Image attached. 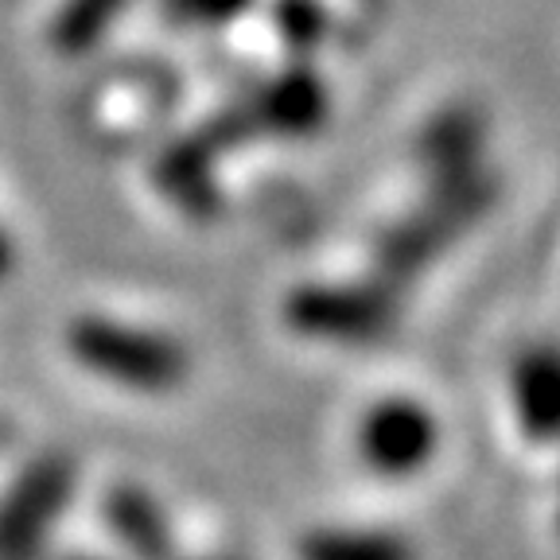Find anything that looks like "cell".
I'll return each mask as SVG.
<instances>
[{
	"label": "cell",
	"mask_w": 560,
	"mask_h": 560,
	"mask_svg": "<svg viewBox=\"0 0 560 560\" xmlns=\"http://www.w3.org/2000/svg\"><path fill=\"white\" fill-rule=\"evenodd\" d=\"M67 350L82 370L129 394H172L191 374V354L179 339L109 315L70 319Z\"/></svg>",
	"instance_id": "cell-1"
},
{
	"label": "cell",
	"mask_w": 560,
	"mask_h": 560,
	"mask_svg": "<svg viewBox=\"0 0 560 560\" xmlns=\"http://www.w3.org/2000/svg\"><path fill=\"white\" fill-rule=\"evenodd\" d=\"M79 490V467L47 452L24 467L0 494V560H44L59 517Z\"/></svg>",
	"instance_id": "cell-2"
},
{
	"label": "cell",
	"mask_w": 560,
	"mask_h": 560,
	"mask_svg": "<svg viewBox=\"0 0 560 560\" xmlns=\"http://www.w3.org/2000/svg\"><path fill=\"white\" fill-rule=\"evenodd\" d=\"M354 452L362 467L377 479H417L420 471H429L440 452V420L417 397H377L359 417Z\"/></svg>",
	"instance_id": "cell-3"
},
{
	"label": "cell",
	"mask_w": 560,
	"mask_h": 560,
	"mask_svg": "<svg viewBox=\"0 0 560 560\" xmlns=\"http://www.w3.org/2000/svg\"><path fill=\"white\" fill-rule=\"evenodd\" d=\"M327 86L319 74L307 67H292L265 82L249 102L242 105V117L254 132H269V137H307L324 125L327 117Z\"/></svg>",
	"instance_id": "cell-4"
},
{
	"label": "cell",
	"mask_w": 560,
	"mask_h": 560,
	"mask_svg": "<svg viewBox=\"0 0 560 560\" xmlns=\"http://www.w3.org/2000/svg\"><path fill=\"white\" fill-rule=\"evenodd\" d=\"M510 409L534 444H560V347L534 342L510 366Z\"/></svg>",
	"instance_id": "cell-5"
},
{
	"label": "cell",
	"mask_w": 560,
	"mask_h": 560,
	"mask_svg": "<svg viewBox=\"0 0 560 560\" xmlns=\"http://www.w3.org/2000/svg\"><path fill=\"white\" fill-rule=\"evenodd\" d=\"M102 517L117 549L129 560H175L172 517L140 482H117L102 502Z\"/></svg>",
	"instance_id": "cell-6"
},
{
	"label": "cell",
	"mask_w": 560,
	"mask_h": 560,
	"mask_svg": "<svg viewBox=\"0 0 560 560\" xmlns=\"http://www.w3.org/2000/svg\"><path fill=\"white\" fill-rule=\"evenodd\" d=\"M214 156L219 149L210 144V137H184L175 140L172 149L156 160V184L175 207L191 210V214H210L219 202V187H214Z\"/></svg>",
	"instance_id": "cell-7"
},
{
	"label": "cell",
	"mask_w": 560,
	"mask_h": 560,
	"mask_svg": "<svg viewBox=\"0 0 560 560\" xmlns=\"http://www.w3.org/2000/svg\"><path fill=\"white\" fill-rule=\"evenodd\" d=\"M289 319L296 331L324 335V339H354L362 335L374 315L362 296L350 289H304L289 300Z\"/></svg>",
	"instance_id": "cell-8"
},
{
	"label": "cell",
	"mask_w": 560,
	"mask_h": 560,
	"mask_svg": "<svg viewBox=\"0 0 560 560\" xmlns=\"http://www.w3.org/2000/svg\"><path fill=\"white\" fill-rule=\"evenodd\" d=\"M300 560H417L412 545L385 529H312L300 541Z\"/></svg>",
	"instance_id": "cell-9"
},
{
	"label": "cell",
	"mask_w": 560,
	"mask_h": 560,
	"mask_svg": "<svg viewBox=\"0 0 560 560\" xmlns=\"http://www.w3.org/2000/svg\"><path fill=\"white\" fill-rule=\"evenodd\" d=\"M129 9V0H67L51 24V44L62 55H82L102 44L114 20Z\"/></svg>",
	"instance_id": "cell-10"
},
{
	"label": "cell",
	"mask_w": 560,
	"mask_h": 560,
	"mask_svg": "<svg viewBox=\"0 0 560 560\" xmlns=\"http://www.w3.org/2000/svg\"><path fill=\"white\" fill-rule=\"evenodd\" d=\"M272 20H277L280 39L300 55L315 51L327 35V12H324L319 0H277Z\"/></svg>",
	"instance_id": "cell-11"
},
{
	"label": "cell",
	"mask_w": 560,
	"mask_h": 560,
	"mask_svg": "<svg viewBox=\"0 0 560 560\" xmlns=\"http://www.w3.org/2000/svg\"><path fill=\"white\" fill-rule=\"evenodd\" d=\"M254 0H172V9L187 20H202V24H226V20L242 16Z\"/></svg>",
	"instance_id": "cell-12"
},
{
	"label": "cell",
	"mask_w": 560,
	"mask_h": 560,
	"mask_svg": "<svg viewBox=\"0 0 560 560\" xmlns=\"http://www.w3.org/2000/svg\"><path fill=\"white\" fill-rule=\"evenodd\" d=\"M12 261H16V254H12V242H9V234L0 230V284H4V277L12 272Z\"/></svg>",
	"instance_id": "cell-13"
},
{
	"label": "cell",
	"mask_w": 560,
	"mask_h": 560,
	"mask_svg": "<svg viewBox=\"0 0 560 560\" xmlns=\"http://www.w3.org/2000/svg\"><path fill=\"white\" fill-rule=\"evenodd\" d=\"M67 560H105V557H90V552H74V557H67Z\"/></svg>",
	"instance_id": "cell-14"
},
{
	"label": "cell",
	"mask_w": 560,
	"mask_h": 560,
	"mask_svg": "<svg viewBox=\"0 0 560 560\" xmlns=\"http://www.w3.org/2000/svg\"><path fill=\"white\" fill-rule=\"evenodd\" d=\"M4 440H9V436H4V429H0V447H4Z\"/></svg>",
	"instance_id": "cell-15"
}]
</instances>
